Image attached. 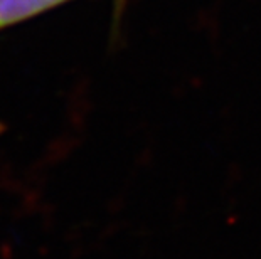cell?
<instances>
[{
  "mask_svg": "<svg viewBox=\"0 0 261 259\" xmlns=\"http://www.w3.org/2000/svg\"><path fill=\"white\" fill-rule=\"evenodd\" d=\"M69 0H0V31L47 12Z\"/></svg>",
  "mask_w": 261,
  "mask_h": 259,
  "instance_id": "1",
  "label": "cell"
}]
</instances>
